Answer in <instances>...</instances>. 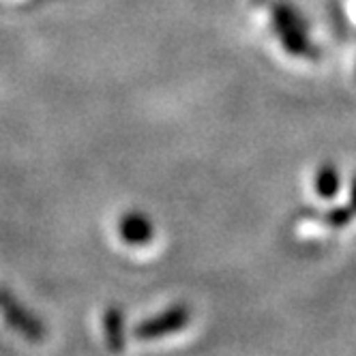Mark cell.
Here are the masks:
<instances>
[{
  "mask_svg": "<svg viewBox=\"0 0 356 356\" xmlns=\"http://www.w3.org/2000/svg\"><path fill=\"white\" fill-rule=\"evenodd\" d=\"M268 15L273 35L290 56L305 60L320 58V47L312 39L309 24L292 3H288V0H273L268 5Z\"/></svg>",
  "mask_w": 356,
  "mask_h": 356,
  "instance_id": "obj_1",
  "label": "cell"
},
{
  "mask_svg": "<svg viewBox=\"0 0 356 356\" xmlns=\"http://www.w3.org/2000/svg\"><path fill=\"white\" fill-rule=\"evenodd\" d=\"M189 320H191V314L185 305H174V307L161 312L159 316H152L146 322L138 324L134 328V335L144 341L161 339V337H168L172 333L183 330L189 324Z\"/></svg>",
  "mask_w": 356,
  "mask_h": 356,
  "instance_id": "obj_2",
  "label": "cell"
},
{
  "mask_svg": "<svg viewBox=\"0 0 356 356\" xmlns=\"http://www.w3.org/2000/svg\"><path fill=\"white\" fill-rule=\"evenodd\" d=\"M0 312H3L7 324L11 328H15L17 333H22L26 339H31V341L43 339L41 322L33 314H29L26 309H24L19 302H15V298L9 292H0Z\"/></svg>",
  "mask_w": 356,
  "mask_h": 356,
  "instance_id": "obj_3",
  "label": "cell"
},
{
  "mask_svg": "<svg viewBox=\"0 0 356 356\" xmlns=\"http://www.w3.org/2000/svg\"><path fill=\"white\" fill-rule=\"evenodd\" d=\"M118 236L127 245H146L155 236V225L144 213H127L118 221Z\"/></svg>",
  "mask_w": 356,
  "mask_h": 356,
  "instance_id": "obj_4",
  "label": "cell"
},
{
  "mask_svg": "<svg viewBox=\"0 0 356 356\" xmlns=\"http://www.w3.org/2000/svg\"><path fill=\"white\" fill-rule=\"evenodd\" d=\"M314 187H316V193L322 200H333L339 193V187H341V174H339L337 165L335 163L320 165L318 172H316V178H314Z\"/></svg>",
  "mask_w": 356,
  "mask_h": 356,
  "instance_id": "obj_5",
  "label": "cell"
},
{
  "mask_svg": "<svg viewBox=\"0 0 356 356\" xmlns=\"http://www.w3.org/2000/svg\"><path fill=\"white\" fill-rule=\"evenodd\" d=\"M104 328H106V341L112 352H120L124 348V318L120 309L110 307L104 314Z\"/></svg>",
  "mask_w": 356,
  "mask_h": 356,
  "instance_id": "obj_6",
  "label": "cell"
},
{
  "mask_svg": "<svg viewBox=\"0 0 356 356\" xmlns=\"http://www.w3.org/2000/svg\"><path fill=\"white\" fill-rule=\"evenodd\" d=\"M316 219L324 221L330 227H346L352 223L354 219V211L348 204H339V207H330L326 211H314Z\"/></svg>",
  "mask_w": 356,
  "mask_h": 356,
  "instance_id": "obj_7",
  "label": "cell"
},
{
  "mask_svg": "<svg viewBox=\"0 0 356 356\" xmlns=\"http://www.w3.org/2000/svg\"><path fill=\"white\" fill-rule=\"evenodd\" d=\"M354 215H356V174L352 176V181H350V204H348Z\"/></svg>",
  "mask_w": 356,
  "mask_h": 356,
  "instance_id": "obj_8",
  "label": "cell"
}]
</instances>
